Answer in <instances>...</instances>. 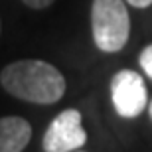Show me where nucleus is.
<instances>
[{"mask_svg":"<svg viewBox=\"0 0 152 152\" xmlns=\"http://www.w3.org/2000/svg\"><path fill=\"white\" fill-rule=\"evenodd\" d=\"M0 83L12 97L38 105L57 103L67 87L61 71L42 59H20L6 65L0 73Z\"/></svg>","mask_w":152,"mask_h":152,"instance_id":"nucleus-1","label":"nucleus"},{"mask_svg":"<svg viewBox=\"0 0 152 152\" xmlns=\"http://www.w3.org/2000/svg\"><path fill=\"white\" fill-rule=\"evenodd\" d=\"M93 42L105 53H117L130 36V16L124 0H93L91 6Z\"/></svg>","mask_w":152,"mask_h":152,"instance_id":"nucleus-2","label":"nucleus"},{"mask_svg":"<svg viewBox=\"0 0 152 152\" xmlns=\"http://www.w3.org/2000/svg\"><path fill=\"white\" fill-rule=\"evenodd\" d=\"M113 107L123 118H136L148 107L146 85L140 73L132 69H121L111 79Z\"/></svg>","mask_w":152,"mask_h":152,"instance_id":"nucleus-3","label":"nucleus"},{"mask_svg":"<svg viewBox=\"0 0 152 152\" xmlns=\"http://www.w3.org/2000/svg\"><path fill=\"white\" fill-rule=\"evenodd\" d=\"M87 142V132L81 126V113L65 109L50 123L42 146L45 152H73Z\"/></svg>","mask_w":152,"mask_h":152,"instance_id":"nucleus-4","label":"nucleus"},{"mask_svg":"<svg viewBox=\"0 0 152 152\" xmlns=\"http://www.w3.org/2000/svg\"><path fill=\"white\" fill-rule=\"evenodd\" d=\"M32 138V126L22 117L0 118V152H22Z\"/></svg>","mask_w":152,"mask_h":152,"instance_id":"nucleus-5","label":"nucleus"},{"mask_svg":"<svg viewBox=\"0 0 152 152\" xmlns=\"http://www.w3.org/2000/svg\"><path fill=\"white\" fill-rule=\"evenodd\" d=\"M138 61H140V67L142 71L152 79V44L146 45L144 50L140 51V57H138Z\"/></svg>","mask_w":152,"mask_h":152,"instance_id":"nucleus-6","label":"nucleus"},{"mask_svg":"<svg viewBox=\"0 0 152 152\" xmlns=\"http://www.w3.org/2000/svg\"><path fill=\"white\" fill-rule=\"evenodd\" d=\"M28 8H34V10H44L50 4H53V0H22Z\"/></svg>","mask_w":152,"mask_h":152,"instance_id":"nucleus-7","label":"nucleus"},{"mask_svg":"<svg viewBox=\"0 0 152 152\" xmlns=\"http://www.w3.org/2000/svg\"><path fill=\"white\" fill-rule=\"evenodd\" d=\"M124 2H129L130 6H134V8H148L152 4V0H124Z\"/></svg>","mask_w":152,"mask_h":152,"instance_id":"nucleus-8","label":"nucleus"},{"mask_svg":"<svg viewBox=\"0 0 152 152\" xmlns=\"http://www.w3.org/2000/svg\"><path fill=\"white\" fill-rule=\"evenodd\" d=\"M148 115H150V118H152V101L148 103Z\"/></svg>","mask_w":152,"mask_h":152,"instance_id":"nucleus-9","label":"nucleus"}]
</instances>
